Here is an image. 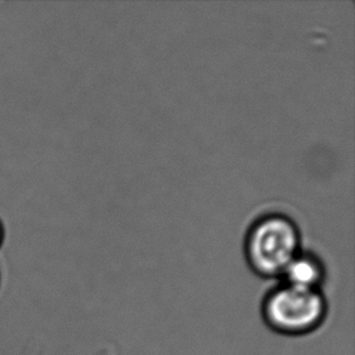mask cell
I'll use <instances>...</instances> for the list:
<instances>
[{
	"label": "cell",
	"instance_id": "1",
	"mask_svg": "<svg viewBox=\"0 0 355 355\" xmlns=\"http://www.w3.org/2000/svg\"><path fill=\"white\" fill-rule=\"evenodd\" d=\"M329 302L322 290L296 288L280 283L264 295L261 317L269 330L282 336L301 337L324 325Z\"/></svg>",
	"mask_w": 355,
	"mask_h": 355
},
{
	"label": "cell",
	"instance_id": "2",
	"mask_svg": "<svg viewBox=\"0 0 355 355\" xmlns=\"http://www.w3.org/2000/svg\"><path fill=\"white\" fill-rule=\"evenodd\" d=\"M297 230L288 217L272 215L259 220L250 231L245 254L250 268L262 278L282 277L298 254Z\"/></svg>",
	"mask_w": 355,
	"mask_h": 355
},
{
	"label": "cell",
	"instance_id": "3",
	"mask_svg": "<svg viewBox=\"0 0 355 355\" xmlns=\"http://www.w3.org/2000/svg\"><path fill=\"white\" fill-rule=\"evenodd\" d=\"M284 283L307 290H322L325 278L322 264L309 254H298L284 270Z\"/></svg>",
	"mask_w": 355,
	"mask_h": 355
},
{
	"label": "cell",
	"instance_id": "4",
	"mask_svg": "<svg viewBox=\"0 0 355 355\" xmlns=\"http://www.w3.org/2000/svg\"><path fill=\"white\" fill-rule=\"evenodd\" d=\"M4 226H3V223L0 221V246L3 244V241H4Z\"/></svg>",
	"mask_w": 355,
	"mask_h": 355
}]
</instances>
